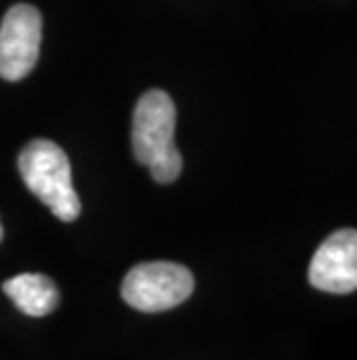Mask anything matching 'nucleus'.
Here are the masks:
<instances>
[{"label": "nucleus", "mask_w": 357, "mask_h": 360, "mask_svg": "<svg viewBox=\"0 0 357 360\" xmlns=\"http://www.w3.org/2000/svg\"><path fill=\"white\" fill-rule=\"evenodd\" d=\"M177 107L165 91H147L133 114V151L142 165L149 167L158 184H172L181 174V158L177 142Z\"/></svg>", "instance_id": "f257e3e1"}, {"label": "nucleus", "mask_w": 357, "mask_h": 360, "mask_svg": "<svg viewBox=\"0 0 357 360\" xmlns=\"http://www.w3.org/2000/svg\"><path fill=\"white\" fill-rule=\"evenodd\" d=\"M309 283L325 293H353L357 288V233L353 228L337 231L311 258Z\"/></svg>", "instance_id": "39448f33"}, {"label": "nucleus", "mask_w": 357, "mask_h": 360, "mask_svg": "<svg viewBox=\"0 0 357 360\" xmlns=\"http://www.w3.org/2000/svg\"><path fill=\"white\" fill-rule=\"evenodd\" d=\"M195 277L188 267L170 260L140 263L123 277L121 297L130 307L154 314L179 307L193 295Z\"/></svg>", "instance_id": "7ed1b4c3"}, {"label": "nucleus", "mask_w": 357, "mask_h": 360, "mask_svg": "<svg viewBox=\"0 0 357 360\" xmlns=\"http://www.w3.org/2000/svg\"><path fill=\"white\" fill-rule=\"evenodd\" d=\"M40 10L26 3L10 7L0 24V77L7 82L28 77L40 58Z\"/></svg>", "instance_id": "20e7f679"}, {"label": "nucleus", "mask_w": 357, "mask_h": 360, "mask_svg": "<svg viewBox=\"0 0 357 360\" xmlns=\"http://www.w3.org/2000/svg\"><path fill=\"white\" fill-rule=\"evenodd\" d=\"M0 240H3V226H0Z\"/></svg>", "instance_id": "0eeeda50"}, {"label": "nucleus", "mask_w": 357, "mask_h": 360, "mask_svg": "<svg viewBox=\"0 0 357 360\" xmlns=\"http://www.w3.org/2000/svg\"><path fill=\"white\" fill-rule=\"evenodd\" d=\"M3 290L10 300L17 304L19 311H24L26 316L40 319L47 316L56 309L58 304V288L44 274H17V277L7 279L3 283Z\"/></svg>", "instance_id": "423d86ee"}, {"label": "nucleus", "mask_w": 357, "mask_h": 360, "mask_svg": "<svg viewBox=\"0 0 357 360\" xmlns=\"http://www.w3.org/2000/svg\"><path fill=\"white\" fill-rule=\"evenodd\" d=\"M19 172L26 188L47 205L56 219L70 224L81 214V200L72 186L70 160L56 142H28L19 154Z\"/></svg>", "instance_id": "f03ea898"}]
</instances>
